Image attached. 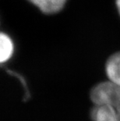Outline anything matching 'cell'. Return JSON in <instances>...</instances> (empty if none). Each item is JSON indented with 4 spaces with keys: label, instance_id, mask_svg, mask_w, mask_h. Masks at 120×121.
Segmentation results:
<instances>
[{
    "label": "cell",
    "instance_id": "277c9868",
    "mask_svg": "<svg viewBox=\"0 0 120 121\" xmlns=\"http://www.w3.org/2000/svg\"><path fill=\"white\" fill-rule=\"evenodd\" d=\"M94 121H119L113 109L108 105H95L91 111Z\"/></svg>",
    "mask_w": 120,
    "mask_h": 121
},
{
    "label": "cell",
    "instance_id": "8992f818",
    "mask_svg": "<svg viewBox=\"0 0 120 121\" xmlns=\"http://www.w3.org/2000/svg\"><path fill=\"white\" fill-rule=\"evenodd\" d=\"M116 7H117V9H118V12L120 15V0H116Z\"/></svg>",
    "mask_w": 120,
    "mask_h": 121
},
{
    "label": "cell",
    "instance_id": "7a4b0ae2",
    "mask_svg": "<svg viewBox=\"0 0 120 121\" xmlns=\"http://www.w3.org/2000/svg\"><path fill=\"white\" fill-rule=\"evenodd\" d=\"M105 72L109 81L120 86V52L108 58L105 65Z\"/></svg>",
    "mask_w": 120,
    "mask_h": 121
},
{
    "label": "cell",
    "instance_id": "5b68a950",
    "mask_svg": "<svg viewBox=\"0 0 120 121\" xmlns=\"http://www.w3.org/2000/svg\"><path fill=\"white\" fill-rule=\"evenodd\" d=\"M14 46L9 36L0 32V63L9 60L12 56Z\"/></svg>",
    "mask_w": 120,
    "mask_h": 121
},
{
    "label": "cell",
    "instance_id": "3957f363",
    "mask_svg": "<svg viewBox=\"0 0 120 121\" xmlns=\"http://www.w3.org/2000/svg\"><path fill=\"white\" fill-rule=\"evenodd\" d=\"M45 14H54L61 11L66 0H28Z\"/></svg>",
    "mask_w": 120,
    "mask_h": 121
},
{
    "label": "cell",
    "instance_id": "6da1fadb",
    "mask_svg": "<svg viewBox=\"0 0 120 121\" xmlns=\"http://www.w3.org/2000/svg\"><path fill=\"white\" fill-rule=\"evenodd\" d=\"M90 95L94 105H109L120 121V86L110 81L101 82L93 87Z\"/></svg>",
    "mask_w": 120,
    "mask_h": 121
}]
</instances>
